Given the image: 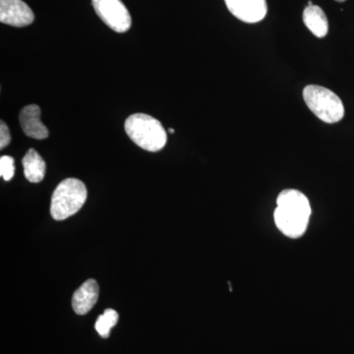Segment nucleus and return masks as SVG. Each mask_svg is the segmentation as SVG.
<instances>
[{
	"label": "nucleus",
	"mask_w": 354,
	"mask_h": 354,
	"mask_svg": "<svg viewBox=\"0 0 354 354\" xmlns=\"http://www.w3.org/2000/svg\"><path fill=\"white\" fill-rule=\"evenodd\" d=\"M312 209L308 198L295 189L279 193L274 218L281 234L290 239H299L308 227Z\"/></svg>",
	"instance_id": "f257e3e1"
},
{
	"label": "nucleus",
	"mask_w": 354,
	"mask_h": 354,
	"mask_svg": "<svg viewBox=\"0 0 354 354\" xmlns=\"http://www.w3.org/2000/svg\"><path fill=\"white\" fill-rule=\"evenodd\" d=\"M128 137L143 150L158 152L167 144V132L162 123L145 113H135L125 121Z\"/></svg>",
	"instance_id": "f03ea898"
},
{
	"label": "nucleus",
	"mask_w": 354,
	"mask_h": 354,
	"mask_svg": "<svg viewBox=\"0 0 354 354\" xmlns=\"http://www.w3.org/2000/svg\"><path fill=\"white\" fill-rule=\"evenodd\" d=\"M87 188L76 178L64 179L51 197L50 214L55 221H64L75 215L87 200Z\"/></svg>",
	"instance_id": "7ed1b4c3"
},
{
	"label": "nucleus",
	"mask_w": 354,
	"mask_h": 354,
	"mask_svg": "<svg viewBox=\"0 0 354 354\" xmlns=\"http://www.w3.org/2000/svg\"><path fill=\"white\" fill-rule=\"evenodd\" d=\"M304 99L310 111L324 122H339L344 118V104L339 95L329 88L317 85L306 86Z\"/></svg>",
	"instance_id": "20e7f679"
},
{
	"label": "nucleus",
	"mask_w": 354,
	"mask_h": 354,
	"mask_svg": "<svg viewBox=\"0 0 354 354\" xmlns=\"http://www.w3.org/2000/svg\"><path fill=\"white\" fill-rule=\"evenodd\" d=\"M97 15L116 32H125L131 28L129 11L121 0H92Z\"/></svg>",
	"instance_id": "39448f33"
},
{
	"label": "nucleus",
	"mask_w": 354,
	"mask_h": 354,
	"mask_svg": "<svg viewBox=\"0 0 354 354\" xmlns=\"http://www.w3.org/2000/svg\"><path fill=\"white\" fill-rule=\"evenodd\" d=\"M34 12L22 0H0V22L22 28L31 25Z\"/></svg>",
	"instance_id": "423d86ee"
},
{
	"label": "nucleus",
	"mask_w": 354,
	"mask_h": 354,
	"mask_svg": "<svg viewBox=\"0 0 354 354\" xmlns=\"http://www.w3.org/2000/svg\"><path fill=\"white\" fill-rule=\"evenodd\" d=\"M228 10L237 19L245 23H258L267 15L266 0H225Z\"/></svg>",
	"instance_id": "0eeeda50"
},
{
	"label": "nucleus",
	"mask_w": 354,
	"mask_h": 354,
	"mask_svg": "<svg viewBox=\"0 0 354 354\" xmlns=\"http://www.w3.org/2000/svg\"><path fill=\"white\" fill-rule=\"evenodd\" d=\"M21 127L28 137L44 140L48 137V130L41 121V109L37 104H30L21 111L19 115Z\"/></svg>",
	"instance_id": "6e6552de"
},
{
	"label": "nucleus",
	"mask_w": 354,
	"mask_h": 354,
	"mask_svg": "<svg viewBox=\"0 0 354 354\" xmlns=\"http://www.w3.org/2000/svg\"><path fill=\"white\" fill-rule=\"evenodd\" d=\"M99 290L97 281L93 279L86 281L72 297V308L74 312L78 315H86L90 312L99 299Z\"/></svg>",
	"instance_id": "1a4fd4ad"
},
{
	"label": "nucleus",
	"mask_w": 354,
	"mask_h": 354,
	"mask_svg": "<svg viewBox=\"0 0 354 354\" xmlns=\"http://www.w3.org/2000/svg\"><path fill=\"white\" fill-rule=\"evenodd\" d=\"M304 22L317 38H324L329 32V22L321 7L307 6L304 11Z\"/></svg>",
	"instance_id": "9d476101"
},
{
	"label": "nucleus",
	"mask_w": 354,
	"mask_h": 354,
	"mask_svg": "<svg viewBox=\"0 0 354 354\" xmlns=\"http://www.w3.org/2000/svg\"><path fill=\"white\" fill-rule=\"evenodd\" d=\"M24 174L28 181L39 183L46 176V162L41 155L34 149H30L22 160Z\"/></svg>",
	"instance_id": "9b49d317"
},
{
	"label": "nucleus",
	"mask_w": 354,
	"mask_h": 354,
	"mask_svg": "<svg viewBox=\"0 0 354 354\" xmlns=\"http://www.w3.org/2000/svg\"><path fill=\"white\" fill-rule=\"evenodd\" d=\"M118 318L120 316L115 310L111 308L104 310V314H102L95 322V330L102 337L108 339L111 330L118 324Z\"/></svg>",
	"instance_id": "f8f14e48"
},
{
	"label": "nucleus",
	"mask_w": 354,
	"mask_h": 354,
	"mask_svg": "<svg viewBox=\"0 0 354 354\" xmlns=\"http://www.w3.org/2000/svg\"><path fill=\"white\" fill-rule=\"evenodd\" d=\"M15 172V165H14V158L9 156H2L0 158V176L6 181L11 180Z\"/></svg>",
	"instance_id": "ddd939ff"
},
{
	"label": "nucleus",
	"mask_w": 354,
	"mask_h": 354,
	"mask_svg": "<svg viewBox=\"0 0 354 354\" xmlns=\"http://www.w3.org/2000/svg\"><path fill=\"white\" fill-rule=\"evenodd\" d=\"M11 135L6 123L1 120L0 122V149L6 148L10 144Z\"/></svg>",
	"instance_id": "4468645a"
},
{
	"label": "nucleus",
	"mask_w": 354,
	"mask_h": 354,
	"mask_svg": "<svg viewBox=\"0 0 354 354\" xmlns=\"http://www.w3.org/2000/svg\"><path fill=\"white\" fill-rule=\"evenodd\" d=\"M169 132H171V134H174V129H172V128H171V129H169Z\"/></svg>",
	"instance_id": "2eb2a0df"
},
{
	"label": "nucleus",
	"mask_w": 354,
	"mask_h": 354,
	"mask_svg": "<svg viewBox=\"0 0 354 354\" xmlns=\"http://www.w3.org/2000/svg\"><path fill=\"white\" fill-rule=\"evenodd\" d=\"M335 1H337V2H344V1H346V0H335Z\"/></svg>",
	"instance_id": "dca6fc26"
}]
</instances>
